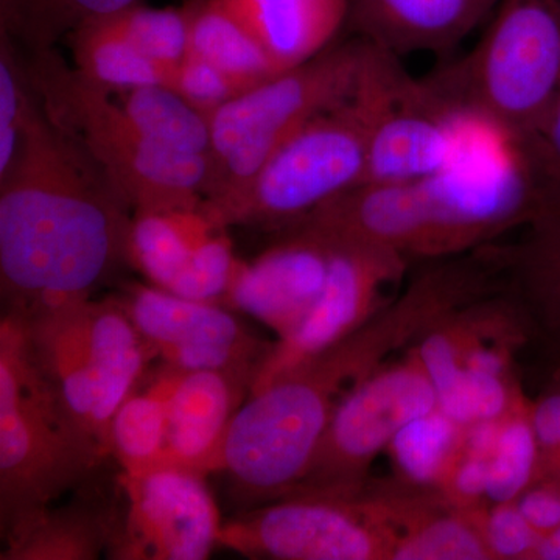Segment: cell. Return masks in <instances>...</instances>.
Returning <instances> with one entry per match:
<instances>
[{
    "instance_id": "1",
    "label": "cell",
    "mask_w": 560,
    "mask_h": 560,
    "mask_svg": "<svg viewBox=\"0 0 560 560\" xmlns=\"http://www.w3.org/2000/svg\"><path fill=\"white\" fill-rule=\"evenodd\" d=\"M489 287L477 257L433 265L360 329L249 393L228 430L220 467L243 511L289 495L342 400L389 355Z\"/></svg>"
},
{
    "instance_id": "2",
    "label": "cell",
    "mask_w": 560,
    "mask_h": 560,
    "mask_svg": "<svg viewBox=\"0 0 560 560\" xmlns=\"http://www.w3.org/2000/svg\"><path fill=\"white\" fill-rule=\"evenodd\" d=\"M132 219L108 176L39 103L20 154L0 176L5 313L28 319L94 300L130 264Z\"/></svg>"
},
{
    "instance_id": "3",
    "label": "cell",
    "mask_w": 560,
    "mask_h": 560,
    "mask_svg": "<svg viewBox=\"0 0 560 560\" xmlns=\"http://www.w3.org/2000/svg\"><path fill=\"white\" fill-rule=\"evenodd\" d=\"M482 121L440 171L389 183L393 248L411 259H448L477 250L541 215L539 191L521 149Z\"/></svg>"
},
{
    "instance_id": "4",
    "label": "cell",
    "mask_w": 560,
    "mask_h": 560,
    "mask_svg": "<svg viewBox=\"0 0 560 560\" xmlns=\"http://www.w3.org/2000/svg\"><path fill=\"white\" fill-rule=\"evenodd\" d=\"M24 54L44 113L102 168L135 213L201 209L210 158L176 153L147 138L109 92L88 83L57 49Z\"/></svg>"
},
{
    "instance_id": "5",
    "label": "cell",
    "mask_w": 560,
    "mask_h": 560,
    "mask_svg": "<svg viewBox=\"0 0 560 560\" xmlns=\"http://www.w3.org/2000/svg\"><path fill=\"white\" fill-rule=\"evenodd\" d=\"M108 458L69 418L33 357L24 324L0 320V529L51 506Z\"/></svg>"
},
{
    "instance_id": "6",
    "label": "cell",
    "mask_w": 560,
    "mask_h": 560,
    "mask_svg": "<svg viewBox=\"0 0 560 560\" xmlns=\"http://www.w3.org/2000/svg\"><path fill=\"white\" fill-rule=\"evenodd\" d=\"M488 22L470 54L431 80L464 113L517 139L560 92V0H500Z\"/></svg>"
},
{
    "instance_id": "7",
    "label": "cell",
    "mask_w": 560,
    "mask_h": 560,
    "mask_svg": "<svg viewBox=\"0 0 560 560\" xmlns=\"http://www.w3.org/2000/svg\"><path fill=\"white\" fill-rule=\"evenodd\" d=\"M364 49L363 39L346 35L311 61L261 81L215 110L209 117L212 173L205 202L241 189L307 121L348 101Z\"/></svg>"
},
{
    "instance_id": "8",
    "label": "cell",
    "mask_w": 560,
    "mask_h": 560,
    "mask_svg": "<svg viewBox=\"0 0 560 560\" xmlns=\"http://www.w3.org/2000/svg\"><path fill=\"white\" fill-rule=\"evenodd\" d=\"M366 165V120L352 94L294 132L245 186L200 210L219 230L283 231L363 184Z\"/></svg>"
},
{
    "instance_id": "9",
    "label": "cell",
    "mask_w": 560,
    "mask_h": 560,
    "mask_svg": "<svg viewBox=\"0 0 560 560\" xmlns=\"http://www.w3.org/2000/svg\"><path fill=\"white\" fill-rule=\"evenodd\" d=\"M366 43V40H364ZM353 97L366 120L364 183H397L440 171L458 153L477 119L400 58L366 43Z\"/></svg>"
},
{
    "instance_id": "10",
    "label": "cell",
    "mask_w": 560,
    "mask_h": 560,
    "mask_svg": "<svg viewBox=\"0 0 560 560\" xmlns=\"http://www.w3.org/2000/svg\"><path fill=\"white\" fill-rule=\"evenodd\" d=\"M436 408V389L412 350L408 359L382 366L342 400L307 470L285 497L360 492L397 431Z\"/></svg>"
},
{
    "instance_id": "11",
    "label": "cell",
    "mask_w": 560,
    "mask_h": 560,
    "mask_svg": "<svg viewBox=\"0 0 560 560\" xmlns=\"http://www.w3.org/2000/svg\"><path fill=\"white\" fill-rule=\"evenodd\" d=\"M220 547L249 559L390 560L393 536L360 492L285 497L223 523Z\"/></svg>"
},
{
    "instance_id": "12",
    "label": "cell",
    "mask_w": 560,
    "mask_h": 560,
    "mask_svg": "<svg viewBox=\"0 0 560 560\" xmlns=\"http://www.w3.org/2000/svg\"><path fill=\"white\" fill-rule=\"evenodd\" d=\"M119 508L109 559L205 560L219 545L220 511L205 475L165 466L119 475Z\"/></svg>"
},
{
    "instance_id": "13",
    "label": "cell",
    "mask_w": 560,
    "mask_h": 560,
    "mask_svg": "<svg viewBox=\"0 0 560 560\" xmlns=\"http://www.w3.org/2000/svg\"><path fill=\"white\" fill-rule=\"evenodd\" d=\"M326 243L329 272L318 300L290 334L272 342L249 393L337 345L397 296L388 293L399 285L410 260L375 246Z\"/></svg>"
},
{
    "instance_id": "14",
    "label": "cell",
    "mask_w": 560,
    "mask_h": 560,
    "mask_svg": "<svg viewBox=\"0 0 560 560\" xmlns=\"http://www.w3.org/2000/svg\"><path fill=\"white\" fill-rule=\"evenodd\" d=\"M116 300L158 359L173 370L256 375L272 348L215 302L187 300L151 283H128Z\"/></svg>"
},
{
    "instance_id": "15",
    "label": "cell",
    "mask_w": 560,
    "mask_h": 560,
    "mask_svg": "<svg viewBox=\"0 0 560 560\" xmlns=\"http://www.w3.org/2000/svg\"><path fill=\"white\" fill-rule=\"evenodd\" d=\"M278 243L253 261L238 260L224 307L246 313L279 338L311 311L326 283L330 248L300 230H283Z\"/></svg>"
},
{
    "instance_id": "16",
    "label": "cell",
    "mask_w": 560,
    "mask_h": 560,
    "mask_svg": "<svg viewBox=\"0 0 560 560\" xmlns=\"http://www.w3.org/2000/svg\"><path fill=\"white\" fill-rule=\"evenodd\" d=\"M164 364V363H162ZM167 463L208 477L221 467L235 412L248 399L246 371H178L167 366Z\"/></svg>"
},
{
    "instance_id": "17",
    "label": "cell",
    "mask_w": 560,
    "mask_h": 560,
    "mask_svg": "<svg viewBox=\"0 0 560 560\" xmlns=\"http://www.w3.org/2000/svg\"><path fill=\"white\" fill-rule=\"evenodd\" d=\"M500 0H348L345 33L389 51L447 54L490 20Z\"/></svg>"
},
{
    "instance_id": "18",
    "label": "cell",
    "mask_w": 560,
    "mask_h": 560,
    "mask_svg": "<svg viewBox=\"0 0 560 560\" xmlns=\"http://www.w3.org/2000/svg\"><path fill=\"white\" fill-rule=\"evenodd\" d=\"M79 315L94 374L95 433L103 452L110 456V420L121 401L145 377L158 352L116 296L81 302Z\"/></svg>"
},
{
    "instance_id": "19",
    "label": "cell",
    "mask_w": 560,
    "mask_h": 560,
    "mask_svg": "<svg viewBox=\"0 0 560 560\" xmlns=\"http://www.w3.org/2000/svg\"><path fill=\"white\" fill-rule=\"evenodd\" d=\"M245 25L280 70L330 47L348 20V0H215Z\"/></svg>"
},
{
    "instance_id": "20",
    "label": "cell",
    "mask_w": 560,
    "mask_h": 560,
    "mask_svg": "<svg viewBox=\"0 0 560 560\" xmlns=\"http://www.w3.org/2000/svg\"><path fill=\"white\" fill-rule=\"evenodd\" d=\"M79 307L80 304L69 305L20 319L33 357L61 407L72 422L101 447L95 433L94 374L81 330Z\"/></svg>"
},
{
    "instance_id": "21",
    "label": "cell",
    "mask_w": 560,
    "mask_h": 560,
    "mask_svg": "<svg viewBox=\"0 0 560 560\" xmlns=\"http://www.w3.org/2000/svg\"><path fill=\"white\" fill-rule=\"evenodd\" d=\"M119 506L73 501L46 508L3 534L2 560H94L108 551Z\"/></svg>"
},
{
    "instance_id": "22",
    "label": "cell",
    "mask_w": 560,
    "mask_h": 560,
    "mask_svg": "<svg viewBox=\"0 0 560 560\" xmlns=\"http://www.w3.org/2000/svg\"><path fill=\"white\" fill-rule=\"evenodd\" d=\"M486 249L497 270L506 272L530 318L560 341V212L530 221L514 245Z\"/></svg>"
},
{
    "instance_id": "23",
    "label": "cell",
    "mask_w": 560,
    "mask_h": 560,
    "mask_svg": "<svg viewBox=\"0 0 560 560\" xmlns=\"http://www.w3.org/2000/svg\"><path fill=\"white\" fill-rule=\"evenodd\" d=\"M73 69L98 90L119 94L145 86H171L173 70L142 54L110 16L83 22L68 38Z\"/></svg>"
},
{
    "instance_id": "24",
    "label": "cell",
    "mask_w": 560,
    "mask_h": 560,
    "mask_svg": "<svg viewBox=\"0 0 560 560\" xmlns=\"http://www.w3.org/2000/svg\"><path fill=\"white\" fill-rule=\"evenodd\" d=\"M167 368L149 374L121 401L109 425V453L121 471L140 474L167 463Z\"/></svg>"
},
{
    "instance_id": "25",
    "label": "cell",
    "mask_w": 560,
    "mask_h": 560,
    "mask_svg": "<svg viewBox=\"0 0 560 560\" xmlns=\"http://www.w3.org/2000/svg\"><path fill=\"white\" fill-rule=\"evenodd\" d=\"M184 9L189 20V55L249 88L283 72L253 33L215 0H189Z\"/></svg>"
},
{
    "instance_id": "26",
    "label": "cell",
    "mask_w": 560,
    "mask_h": 560,
    "mask_svg": "<svg viewBox=\"0 0 560 560\" xmlns=\"http://www.w3.org/2000/svg\"><path fill=\"white\" fill-rule=\"evenodd\" d=\"M219 228L198 210L135 213L130 234V265L151 285L165 290L191 253ZM224 231V230H223Z\"/></svg>"
},
{
    "instance_id": "27",
    "label": "cell",
    "mask_w": 560,
    "mask_h": 560,
    "mask_svg": "<svg viewBox=\"0 0 560 560\" xmlns=\"http://www.w3.org/2000/svg\"><path fill=\"white\" fill-rule=\"evenodd\" d=\"M132 124L153 142L176 153L210 158V119L171 86H145L110 94Z\"/></svg>"
},
{
    "instance_id": "28",
    "label": "cell",
    "mask_w": 560,
    "mask_h": 560,
    "mask_svg": "<svg viewBox=\"0 0 560 560\" xmlns=\"http://www.w3.org/2000/svg\"><path fill=\"white\" fill-rule=\"evenodd\" d=\"M464 427L440 408L397 431L386 452L397 480L420 489H440L463 451Z\"/></svg>"
},
{
    "instance_id": "29",
    "label": "cell",
    "mask_w": 560,
    "mask_h": 560,
    "mask_svg": "<svg viewBox=\"0 0 560 560\" xmlns=\"http://www.w3.org/2000/svg\"><path fill=\"white\" fill-rule=\"evenodd\" d=\"M143 0H0V31L24 50L57 49L83 22L109 16Z\"/></svg>"
},
{
    "instance_id": "30",
    "label": "cell",
    "mask_w": 560,
    "mask_h": 560,
    "mask_svg": "<svg viewBox=\"0 0 560 560\" xmlns=\"http://www.w3.org/2000/svg\"><path fill=\"white\" fill-rule=\"evenodd\" d=\"M481 508V506H480ZM477 510L441 503L412 523L396 541L390 560H490Z\"/></svg>"
},
{
    "instance_id": "31",
    "label": "cell",
    "mask_w": 560,
    "mask_h": 560,
    "mask_svg": "<svg viewBox=\"0 0 560 560\" xmlns=\"http://www.w3.org/2000/svg\"><path fill=\"white\" fill-rule=\"evenodd\" d=\"M540 452L530 420V404L518 396L501 419L495 447L490 453L488 501L510 503L539 475Z\"/></svg>"
},
{
    "instance_id": "32",
    "label": "cell",
    "mask_w": 560,
    "mask_h": 560,
    "mask_svg": "<svg viewBox=\"0 0 560 560\" xmlns=\"http://www.w3.org/2000/svg\"><path fill=\"white\" fill-rule=\"evenodd\" d=\"M39 108L24 49L0 31V176L16 160L28 125Z\"/></svg>"
},
{
    "instance_id": "33",
    "label": "cell",
    "mask_w": 560,
    "mask_h": 560,
    "mask_svg": "<svg viewBox=\"0 0 560 560\" xmlns=\"http://www.w3.org/2000/svg\"><path fill=\"white\" fill-rule=\"evenodd\" d=\"M119 31L150 60L175 70L189 55V20L186 9H151L136 3L109 14Z\"/></svg>"
},
{
    "instance_id": "34",
    "label": "cell",
    "mask_w": 560,
    "mask_h": 560,
    "mask_svg": "<svg viewBox=\"0 0 560 560\" xmlns=\"http://www.w3.org/2000/svg\"><path fill=\"white\" fill-rule=\"evenodd\" d=\"M518 396L521 393L511 385L510 377L459 370L451 385L438 394V408L459 425L467 427L503 418Z\"/></svg>"
},
{
    "instance_id": "35",
    "label": "cell",
    "mask_w": 560,
    "mask_h": 560,
    "mask_svg": "<svg viewBox=\"0 0 560 560\" xmlns=\"http://www.w3.org/2000/svg\"><path fill=\"white\" fill-rule=\"evenodd\" d=\"M237 265L238 259L232 250L226 231H217L191 253L189 260L165 290L187 300L223 305Z\"/></svg>"
},
{
    "instance_id": "36",
    "label": "cell",
    "mask_w": 560,
    "mask_h": 560,
    "mask_svg": "<svg viewBox=\"0 0 560 560\" xmlns=\"http://www.w3.org/2000/svg\"><path fill=\"white\" fill-rule=\"evenodd\" d=\"M514 140L539 191L541 215L560 212V92L539 121Z\"/></svg>"
},
{
    "instance_id": "37",
    "label": "cell",
    "mask_w": 560,
    "mask_h": 560,
    "mask_svg": "<svg viewBox=\"0 0 560 560\" xmlns=\"http://www.w3.org/2000/svg\"><path fill=\"white\" fill-rule=\"evenodd\" d=\"M171 88L209 117L249 90L242 81L195 55H187L173 70Z\"/></svg>"
},
{
    "instance_id": "38",
    "label": "cell",
    "mask_w": 560,
    "mask_h": 560,
    "mask_svg": "<svg viewBox=\"0 0 560 560\" xmlns=\"http://www.w3.org/2000/svg\"><path fill=\"white\" fill-rule=\"evenodd\" d=\"M478 517L492 559H534L544 537L526 521L515 501L481 506Z\"/></svg>"
},
{
    "instance_id": "39",
    "label": "cell",
    "mask_w": 560,
    "mask_h": 560,
    "mask_svg": "<svg viewBox=\"0 0 560 560\" xmlns=\"http://www.w3.org/2000/svg\"><path fill=\"white\" fill-rule=\"evenodd\" d=\"M488 478L489 458L460 451L438 490L455 510H477L488 500Z\"/></svg>"
},
{
    "instance_id": "40",
    "label": "cell",
    "mask_w": 560,
    "mask_h": 560,
    "mask_svg": "<svg viewBox=\"0 0 560 560\" xmlns=\"http://www.w3.org/2000/svg\"><path fill=\"white\" fill-rule=\"evenodd\" d=\"M515 503L530 526L547 536L560 526V477H537Z\"/></svg>"
},
{
    "instance_id": "41",
    "label": "cell",
    "mask_w": 560,
    "mask_h": 560,
    "mask_svg": "<svg viewBox=\"0 0 560 560\" xmlns=\"http://www.w3.org/2000/svg\"><path fill=\"white\" fill-rule=\"evenodd\" d=\"M530 420L539 444L540 467L560 452V385L530 404Z\"/></svg>"
},
{
    "instance_id": "42",
    "label": "cell",
    "mask_w": 560,
    "mask_h": 560,
    "mask_svg": "<svg viewBox=\"0 0 560 560\" xmlns=\"http://www.w3.org/2000/svg\"><path fill=\"white\" fill-rule=\"evenodd\" d=\"M533 560H560V526L540 540Z\"/></svg>"
},
{
    "instance_id": "43",
    "label": "cell",
    "mask_w": 560,
    "mask_h": 560,
    "mask_svg": "<svg viewBox=\"0 0 560 560\" xmlns=\"http://www.w3.org/2000/svg\"><path fill=\"white\" fill-rule=\"evenodd\" d=\"M544 475H558V477H560V452L556 453L551 459L540 464L539 475H537V477H544Z\"/></svg>"
}]
</instances>
